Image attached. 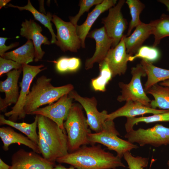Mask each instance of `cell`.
<instances>
[{
	"instance_id": "cell-2",
	"label": "cell",
	"mask_w": 169,
	"mask_h": 169,
	"mask_svg": "<svg viewBox=\"0 0 169 169\" xmlns=\"http://www.w3.org/2000/svg\"><path fill=\"white\" fill-rule=\"evenodd\" d=\"M51 80L44 75L38 78L25 100L23 110L26 115H30L43 105L52 104L74 90L71 84L54 87Z\"/></svg>"
},
{
	"instance_id": "cell-32",
	"label": "cell",
	"mask_w": 169,
	"mask_h": 169,
	"mask_svg": "<svg viewBox=\"0 0 169 169\" xmlns=\"http://www.w3.org/2000/svg\"><path fill=\"white\" fill-rule=\"evenodd\" d=\"M160 57V52L156 47L143 46L139 49L134 55L129 57V61H132L135 59L140 58L152 63L157 60Z\"/></svg>"
},
{
	"instance_id": "cell-9",
	"label": "cell",
	"mask_w": 169,
	"mask_h": 169,
	"mask_svg": "<svg viewBox=\"0 0 169 169\" xmlns=\"http://www.w3.org/2000/svg\"><path fill=\"white\" fill-rule=\"evenodd\" d=\"M51 21L57 32L56 44L63 52H77L81 47V43L77 33L76 26L70 21H64L55 14L53 15Z\"/></svg>"
},
{
	"instance_id": "cell-28",
	"label": "cell",
	"mask_w": 169,
	"mask_h": 169,
	"mask_svg": "<svg viewBox=\"0 0 169 169\" xmlns=\"http://www.w3.org/2000/svg\"><path fill=\"white\" fill-rule=\"evenodd\" d=\"M99 64V75L91 79V84L95 91L105 92L106 85L112 77L111 72L106 62L104 60Z\"/></svg>"
},
{
	"instance_id": "cell-26",
	"label": "cell",
	"mask_w": 169,
	"mask_h": 169,
	"mask_svg": "<svg viewBox=\"0 0 169 169\" xmlns=\"http://www.w3.org/2000/svg\"><path fill=\"white\" fill-rule=\"evenodd\" d=\"M7 6L8 7L17 8L20 11L26 10L30 12L35 20L39 21L49 30L51 35V43L52 44H55L56 42V35L54 33L51 23L53 15L50 13L48 12L46 15H45L39 12L33 6L29 0H28L27 5L24 6H15L11 3L7 4Z\"/></svg>"
},
{
	"instance_id": "cell-25",
	"label": "cell",
	"mask_w": 169,
	"mask_h": 169,
	"mask_svg": "<svg viewBox=\"0 0 169 169\" xmlns=\"http://www.w3.org/2000/svg\"><path fill=\"white\" fill-rule=\"evenodd\" d=\"M152 95L154 100L151 101L150 107L161 110H169V87L157 84L150 87L146 92Z\"/></svg>"
},
{
	"instance_id": "cell-22",
	"label": "cell",
	"mask_w": 169,
	"mask_h": 169,
	"mask_svg": "<svg viewBox=\"0 0 169 169\" xmlns=\"http://www.w3.org/2000/svg\"><path fill=\"white\" fill-rule=\"evenodd\" d=\"M141 63L147 76V80L144 84L145 92L158 83L169 79V69L157 67L152 63L143 59Z\"/></svg>"
},
{
	"instance_id": "cell-13",
	"label": "cell",
	"mask_w": 169,
	"mask_h": 169,
	"mask_svg": "<svg viewBox=\"0 0 169 169\" xmlns=\"http://www.w3.org/2000/svg\"><path fill=\"white\" fill-rule=\"evenodd\" d=\"M10 169H53L54 163L49 162L39 154L20 149L11 156Z\"/></svg>"
},
{
	"instance_id": "cell-5",
	"label": "cell",
	"mask_w": 169,
	"mask_h": 169,
	"mask_svg": "<svg viewBox=\"0 0 169 169\" xmlns=\"http://www.w3.org/2000/svg\"><path fill=\"white\" fill-rule=\"evenodd\" d=\"M37 115L38 133L52 148L58 158L68 154V140L65 132L51 120Z\"/></svg>"
},
{
	"instance_id": "cell-29",
	"label": "cell",
	"mask_w": 169,
	"mask_h": 169,
	"mask_svg": "<svg viewBox=\"0 0 169 169\" xmlns=\"http://www.w3.org/2000/svg\"><path fill=\"white\" fill-rule=\"evenodd\" d=\"M126 118L125 128L126 132H128L133 129L134 126L140 122L149 123L157 122L169 121V110L163 113L153 114L149 116Z\"/></svg>"
},
{
	"instance_id": "cell-21",
	"label": "cell",
	"mask_w": 169,
	"mask_h": 169,
	"mask_svg": "<svg viewBox=\"0 0 169 169\" xmlns=\"http://www.w3.org/2000/svg\"><path fill=\"white\" fill-rule=\"evenodd\" d=\"M0 137L3 145V149L8 151L10 146L17 143L24 145L38 154L41 152L38 145L21 133L15 131L10 127H2L0 128Z\"/></svg>"
},
{
	"instance_id": "cell-30",
	"label": "cell",
	"mask_w": 169,
	"mask_h": 169,
	"mask_svg": "<svg viewBox=\"0 0 169 169\" xmlns=\"http://www.w3.org/2000/svg\"><path fill=\"white\" fill-rule=\"evenodd\" d=\"M125 3L128 5L131 16L126 36L131 35L132 30L142 22L140 20V15L145 7V5L139 0H127Z\"/></svg>"
},
{
	"instance_id": "cell-18",
	"label": "cell",
	"mask_w": 169,
	"mask_h": 169,
	"mask_svg": "<svg viewBox=\"0 0 169 169\" xmlns=\"http://www.w3.org/2000/svg\"><path fill=\"white\" fill-rule=\"evenodd\" d=\"M169 110L153 109L141 103L131 100L126 101L125 104L114 112L108 114L107 119L113 120L115 118L121 116L126 118L135 117L146 114H153L163 113Z\"/></svg>"
},
{
	"instance_id": "cell-1",
	"label": "cell",
	"mask_w": 169,
	"mask_h": 169,
	"mask_svg": "<svg viewBox=\"0 0 169 169\" xmlns=\"http://www.w3.org/2000/svg\"><path fill=\"white\" fill-rule=\"evenodd\" d=\"M60 163L68 164L77 169H115L125 167L121 158L106 151L101 146H83L76 151L57 158Z\"/></svg>"
},
{
	"instance_id": "cell-23",
	"label": "cell",
	"mask_w": 169,
	"mask_h": 169,
	"mask_svg": "<svg viewBox=\"0 0 169 169\" xmlns=\"http://www.w3.org/2000/svg\"><path fill=\"white\" fill-rule=\"evenodd\" d=\"M3 58L10 59L21 64L32 62L35 58V49L33 41L28 40L23 45L10 52H6Z\"/></svg>"
},
{
	"instance_id": "cell-16",
	"label": "cell",
	"mask_w": 169,
	"mask_h": 169,
	"mask_svg": "<svg viewBox=\"0 0 169 169\" xmlns=\"http://www.w3.org/2000/svg\"><path fill=\"white\" fill-rule=\"evenodd\" d=\"M124 35L118 44L108 51L104 60L108 64L112 77L125 74L127 69V64L131 56L126 52Z\"/></svg>"
},
{
	"instance_id": "cell-33",
	"label": "cell",
	"mask_w": 169,
	"mask_h": 169,
	"mask_svg": "<svg viewBox=\"0 0 169 169\" xmlns=\"http://www.w3.org/2000/svg\"><path fill=\"white\" fill-rule=\"evenodd\" d=\"M129 169H143L146 167L148 163V159L140 156H134L130 151L125 152L123 155Z\"/></svg>"
},
{
	"instance_id": "cell-27",
	"label": "cell",
	"mask_w": 169,
	"mask_h": 169,
	"mask_svg": "<svg viewBox=\"0 0 169 169\" xmlns=\"http://www.w3.org/2000/svg\"><path fill=\"white\" fill-rule=\"evenodd\" d=\"M150 23L154 36L153 47H156L163 38L169 36V15L162 14L160 18L151 21Z\"/></svg>"
},
{
	"instance_id": "cell-37",
	"label": "cell",
	"mask_w": 169,
	"mask_h": 169,
	"mask_svg": "<svg viewBox=\"0 0 169 169\" xmlns=\"http://www.w3.org/2000/svg\"><path fill=\"white\" fill-rule=\"evenodd\" d=\"M8 39L7 38H0V56L2 57L7 50L18 46L19 44L18 42H15L10 44L8 46H6L5 43Z\"/></svg>"
},
{
	"instance_id": "cell-35",
	"label": "cell",
	"mask_w": 169,
	"mask_h": 169,
	"mask_svg": "<svg viewBox=\"0 0 169 169\" xmlns=\"http://www.w3.org/2000/svg\"><path fill=\"white\" fill-rule=\"evenodd\" d=\"M38 134L39 140L38 145L43 157L48 161L55 164L58 158L57 156L41 135Z\"/></svg>"
},
{
	"instance_id": "cell-10",
	"label": "cell",
	"mask_w": 169,
	"mask_h": 169,
	"mask_svg": "<svg viewBox=\"0 0 169 169\" xmlns=\"http://www.w3.org/2000/svg\"><path fill=\"white\" fill-rule=\"evenodd\" d=\"M73 99L78 102L84 109L87 115V120L90 128L95 133L101 131L107 119L108 113L104 110L99 112L97 109V102L95 97H83L75 90L69 93Z\"/></svg>"
},
{
	"instance_id": "cell-17",
	"label": "cell",
	"mask_w": 169,
	"mask_h": 169,
	"mask_svg": "<svg viewBox=\"0 0 169 169\" xmlns=\"http://www.w3.org/2000/svg\"><path fill=\"white\" fill-rule=\"evenodd\" d=\"M21 26L20 35L33 42L35 49L34 61L37 62L42 59L45 52L42 50L41 45H49L51 42L41 33L42 29L41 26L33 20L30 19L28 21L25 19V21L22 22Z\"/></svg>"
},
{
	"instance_id": "cell-36",
	"label": "cell",
	"mask_w": 169,
	"mask_h": 169,
	"mask_svg": "<svg viewBox=\"0 0 169 169\" xmlns=\"http://www.w3.org/2000/svg\"><path fill=\"white\" fill-rule=\"evenodd\" d=\"M22 69V64L10 59L0 57V76L7 73L12 69Z\"/></svg>"
},
{
	"instance_id": "cell-38",
	"label": "cell",
	"mask_w": 169,
	"mask_h": 169,
	"mask_svg": "<svg viewBox=\"0 0 169 169\" xmlns=\"http://www.w3.org/2000/svg\"><path fill=\"white\" fill-rule=\"evenodd\" d=\"M10 166L4 162L1 158H0V169H10Z\"/></svg>"
},
{
	"instance_id": "cell-4",
	"label": "cell",
	"mask_w": 169,
	"mask_h": 169,
	"mask_svg": "<svg viewBox=\"0 0 169 169\" xmlns=\"http://www.w3.org/2000/svg\"><path fill=\"white\" fill-rule=\"evenodd\" d=\"M120 134L115 128L113 120L107 119L102 130L98 133H90L88 139L90 144L99 143L115 151L117 156L121 159L126 152L130 151L138 146L119 138Z\"/></svg>"
},
{
	"instance_id": "cell-8",
	"label": "cell",
	"mask_w": 169,
	"mask_h": 169,
	"mask_svg": "<svg viewBox=\"0 0 169 169\" xmlns=\"http://www.w3.org/2000/svg\"><path fill=\"white\" fill-rule=\"evenodd\" d=\"M22 66L23 78L20 83L21 89L18 101L10 111L4 114L5 116L8 117V120L15 122L18 119L25 118L26 115L24 111L23 107L26 98L30 92V85L35 77L46 69H42L44 67L42 64L33 66L24 64H22Z\"/></svg>"
},
{
	"instance_id": "cell-34",
	"label": "cell",
	"mask_w": 169,
	"mask_h": 169,
	"mask_svg": "<svg viewBox=\"0 0 169 169\" xmlns=\"http://www.w3.org/2000/svg\"><path fill=\"white\" fill-rule=\"evenodd\" d=\"M102 0H81L79 1V6L80 9L78 13L74 16L69 17L70 22L76 26L77 22L80 17L85 12H88L93 6L101 3Z\"/></svg>"
},
{
	"instance_id": "cell-31",
	"label": "cell",
	"mask_w": 169,
	"mask_h": 169,
	"mask_svg": "<svg viewBox=\"0 0 169 169\" xmlns=\"http://www.w3.org/2000/svg\"><path fill=\"white\" fill-rule=\"evenodd\" d=\"M81 64L80 59L75 57H62L56 62V70L60 73L76 72Z\"/></svg>"
},
{
	"instance_id": "cell-20",
	"label": "cell",
	"mask_w": 169,
	"mask_h": 169,
	"mask_svg": "<svg viewBox=\"0 0 169 169\" xmlns=\"http://www.w3.org/2000/svg\"><path fill=\"white\" fill-rule=\"evenodd\" d=\"M152 33V28L150 23L146 24L142 22L138 25L130 36L125 35L124 41L127 53L131 56L136 54Z\"/></svg>"
},
{
	"instance_id": "cell-14",
	"label": "cell",
	"mask_w": 169,
	"mask_h": 169,
	"mask_svg": "<svg viewBox=\"0 0 169 169\" xmlns=\"http://www.w3.org/2000/svg\"><path fill=\"white\" fill-rule=\"evenodd\" d=\"M87 37L94 39L96 43L94 55L85 61V69L88 70L92 68L95 63H99L104 60L114 41L107 35L104 26L93 30Z\"/></svg>"
},
{
	"instance_id": "cell-42",
	"label": "cell",
	"mask_w": 169,
	"mask_h": 169,
	"mask_svg": "<svg viewBox=\"0 0 169 169\" xmlns=\"http://www.w3.org/2000/svg\"><path fill=\"white\" fill-rule=\"evenodd\" d=\"M160 85L169 87V79L162 81L160 83Z\"/></svg>"
},
{
	"instance_id": "cell-24",
	"label": "cell",
	"mask_w": 169,
	"mask_h": 169,
	"mask_svg": "<svg viewBox=\"0 0 169 169\" xmlns=\"http://www.w3.org/2000/svg\"><path fill=\"white\" fill-rule=\"evenodd\" d=\"M38 115H36L34 121L30 124L23 122L17 123L6 119L4 115H0V124L6 125L13 127L25 135L31 140L38 145V134L37 133Z\"/></svg>"
},
{
	"instance_id": "cell-39",
	"label": "cell",
	"mask_w": 169,
	"mask_h": 169,
	"mask_svg": "<svg viewBox=\"0 0 169 169\" xmlns=\"http://www.w3.org/2000/svg\"><path fill=\"white\" fill-rule=\"evenodd\" d=\"M53 169H75V168L72 166H70L69 168H67L64 166H62L61 164H59L56 165Z\"/></svg>"
},
{
	"instance_id": "cell-40",
	"label": "cell",
	"mask_w": 169,
	"mask_h": 169,
	"mask_svg": "<svg viewBox=\"0 0 169 169\" xmlns=\"http://www.w3.org/2000/svg\"><path fill=\"white\" fill-rule=\"evenodd\" d=\"M158 1L164 4L169 12V0H159Z\"/></svg>"
},
{
	"instance_id": "cell-3",
	"label": "cell",
	"mask_w": 169,
	"mask_h": 169,
	"mask_svg": "<svg viewBox=\"0 0 169 169\" xmlns=\"http://www.w3.org/2000/svg\"><path fill=\"white\" fill-rule=\"evenodd\" d=\"M64 126L67 133L69 153L90 144L88 134L91 132L80 105L73 103Z\"/></svg>"
},
{
	"instance_id": "cell-43",
	"label": "cell",
	"mask_w": 169,
	"mask_h": 169,
	"mask_svg": "<svg viewBox=\"0 0 169 169\" xmlns=\"http://www.w3.org/2000/svg\"><path fill=\"white\" fill-rule=\"evenodd\" d=\"M167 164L168 166V169H169V160L167 161Z\"/></svg>"
},
{
	"instance_id": "cell-11",
	"label": "cell",
	"mask_w": 169,
	"mask_h": 169,
	"mask_svg": "<svg viewBox=\"0 0 169 169\" xmlns=\"http://www.w3.org/2000/svg\"><path fill=\"white\" fill-rule=\"evenodd\" d=\"M125 2L124 0H119L115 5L109 9L107 17L102 19L101 23L104 25L107 35L113 40L112 48L119 43L127 28V22L121 12Z\"/></svg>"
},
{
	"instance_id": "cell-12",
	"label": "cell",
	"mask_w": 169,
	"mask_h": 169,
	"mask_svg": "<svg viewBox=\"0 0 169 169\" xmlns=\"http://www.w3.org/2000/svg\"><path fill=\"white\" fill-rule=\"evenodd\" d=\"M73 99L68 94L65 95L54 103L42 108H39L30 115H41L51 120L64 132V121L65 120L73 104Z\"/></svg>"
},
{
	"instance_id": "cell-41",
	"label": "cell",
	"mask_w": 169,
	"mask_h": 169,
	"mask_svg": "<svg viewBox=\"0 0 169 169\" xmlns=\"http://www.w3.org/2000/svg\"><path fill=\"white\" fill-rule=\"evenodd\" d=\"M11 0H0V9L5 6Z\"/></svg>"
},
{
	"instance_id": "cell-6",
	"label": "cell",
	"mask_w": 169,
	"mask_h": 169,
	"mask_svg": "<svg viewBox=\"0 0 169 169\" xmlns=\"http://www.w3.org/2000/svg\"><path fill=\"white\" fill-rule=\"evenodd\" d=\"M131 73L132 77L129 83L119 82L121 94L118 96L117 100L119 102L129 100L138 102L151 107V100L146 95L141 83V78L146 76L141 64H138L132 67Z\"/></svg>"
},
{
	"instance_id": "cell-15",
	"label": "cell",
	"mask_w": 169,
	"mask_h": 169,
	"mask_svg": "<svg viewBox=\"0 0 169 169\" xmlns=\"http://www.w3.org/2000/svg\"><path fill=\"white\" fill-rule=\"evenodd\" d=\"M22 69H14L6 74V79L0 82V91L4 92L5 97H0V110L6 113L8 106L17 102L19 95L18 82Z\"/></svg>"
},
{
	"instance_id": "cell-7",
	"label": "cell",
	"mask_w": 169,
	"mask_h": 169,
	"mask_svg": "<svg viewBox=\"0 0 169 169\" xmlns=\"http://www.w3.org/2000/svg\"><path fill=\"white\" fill-rule=\"evenodd\" d=\"M125 137L131 143H137L141 146L148 145L158 147L169 144V128L157 124L146 129H133L127 132Z\"/></svg>"
},
{
	"instance_id": "cell-19",
	"label": "cell",
	"mask_w": 169,
	"mask_h": 169,
	"mask_svg": "<svg viewBox=\"0 0 169 169\" xmlns=\"http://www.w3.org/2000/svg\"><path fill=\"white\" fill-rule=\"evenodd\" d=\"M116 2V0H103L89 13L82 24L76 25L77 33L81 40L82 48H85V39L94 22L101 13L114 6Z\"/></svg>"
}]
</instances>
